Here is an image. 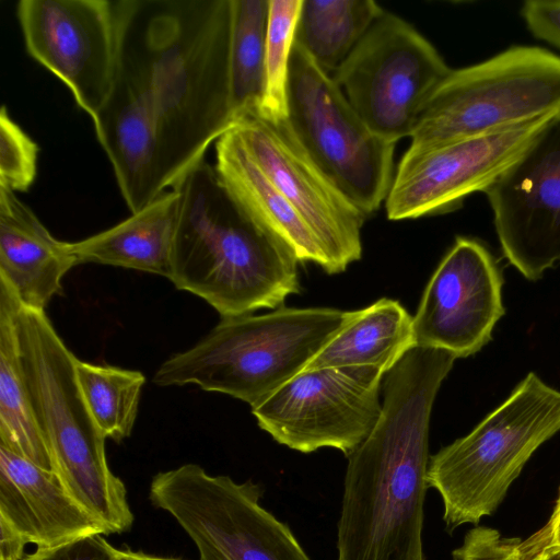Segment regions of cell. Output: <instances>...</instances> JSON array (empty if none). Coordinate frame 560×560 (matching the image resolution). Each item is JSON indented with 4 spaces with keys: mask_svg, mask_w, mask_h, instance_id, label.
Listing matches in <instances>:
<instances>
[{
    "mask_svg": "<svg viewBox=\"0 0 560 560\" xmlns=\"http://www.w3.org/2000/svg\"><path fill=\"white\" fill-rule=\"evenodd\" d=\"M231 0H127L119 65L106 102L152 131L163 191L235 126Z\"/></svg>",
    "mask_w": 560,
    "mask_h": 560,
    "instance_id": "obj_1",
    "label": "cell"
},
{
    "mask_svg": "<svg viewBox=\"0 0 560 560\" xmlns=\"http://www.w3.org/2000/svg\"><path fill=\"white\" fill-rule=\"evenodd\" d=\"M455 360L415 347L386 373L380 419L347 457L337 560H424L430 417Z\"/></svg>",
    "mask_w": 560,
    "mask_h": 560,
    "instance_id": "obj_2",
    "label": "cell"
},
{
    "mask_svg": "<svg viewBox=\"0 0 560 560\" xmlns=\"http://www.w3.org/2000/svg\"><path fill=\"white\" fill-rule=\"evenodd\" d=\"M174 188L180 194L170 280L221 316L282 307L300 292L291 249L257 225L206 160Z\"/></svg>",
    "mask_w": 560,
    "mask_h": 560,
    "instance_id": "obj_3",
    "label": "cell"
},
{
    "mask_svg": "<svg viewBox=\"0 0 560 560\" xmlns=\"http://www.w3.org/2000/svg\"><path fill=\"white\" fill-rule=\"evenodd\" d=\"M14 319L24 378L54 474L106 535L128 532L135 517L127 489L108 466L106 436L93 420L78 383V358L45 312L23 307L16 296Z\"/></svg>",
    "mask_w": 560,
    "mask_h": 560,
    "instance_id": "obj_4",
    "label": "cell"
},
{
    "mask_svg": "<svg viewBox=\"0 0 560 560\" xmlns=\"http://www.w3.org/2000/svg\"><path fill=\"white\" fill-rule=\"evenodd\" d=\"M328 307H279L224 317L200 341L164 361L158 386L196 384L257 407L304 371L351 316Z\"/></svg>",
    "mask_w": 560,
    "mask_h": 560,
    "instance_id": "obj_5",
    "label": "cell"
},
{
    "mask_svg": "<svg viewBox=\"0 0 560 560\" xmlns=\"http://www.w3.org/2000/svg\"><path fill=\"white\" fill-rule=\"evenodd\" d=\"M560 431V390L529 372L467 435L430 456L427 481L448 532L477 526L504 500L534 453Z\"/></svg>",
    "mask_w": 560,
    "mask_h": 560,
    "instance_id": "obj_6",
    "label": "cell"
},
{
    "mask_svg": "<svg viewBox=\"0 0 560 560\" xmlns=\"http://www.w3.org/2000/svg\"><path fill=\"white\" fill-rule=\"evenodd\" d=\"M560 112V56L512 46L451 69L421 109L409 149L425 150L502 132Z\"/></svg>",
    "mask_w": 560,
    "mask_h": 560,
    "instance_id": "obj_7",
    "label": "cell"
},
{
    "mask_svg": "<svg viewBox=\"0 0 560 560\" xmlns=\"http://www.w3.org/2000/svg\"><path fill=\"white\" fill-rule=\"evenodd\" d=\"M288 121L304 150L369 218L394 179L395 143L377 136L332 77L294 43L289 67Z\"/></svg>",
    "mask_w": 560,
    "mask_h": 560,
    "instance_id": "obj_8",
    "label": "cell"
},
{
    "mask_svg": "<svg viewBox=\"0 0 560 560\" xmlns=\"http://www.w3.org/2000/svg\"><path fill=\"white\" fill-rule=\"evenodd\" d=\"M264 490L247 480L184 464L158 472L149 499L195 544L199 560H312L288 524L260 504Z\"/></svg>",
    "mask_w": 560,
    "mask_h": 560,
    "instance_id": "obj_9",
    "label": "cell"
},
{
    "mask_svg": "<svg viewBox=\"0 0 560 560\" xmlns=\"http://www.w3.org/2000/svg\"><path fill=\"white\" fill-rule=\"evenodd\" d=\"M450 71L422 34L384 10L331 77L366 125L396 144L410 137L428 98Z\"/></svg>",
    "mask_w": 560,
    "mask_h": 560,
    "instance_id": "obj_10",
    "label": "cell"
},
{
    "mask_svg": "<svg viewBox=\"0 0 560 560\" xmlns=\"http://www.w3.org/2000/svg\"><path fill=\"white\" fill-rule=\"evenodd\" d=\"M127 0H21L28 55L62 81L92 122L115 85Z\"/></svg>",
    "mask_w": 560,
    "mask_h": 560,
    "instance_id": "obj_11",
    "label": "cell"
},
{
    "mask_svg": "<svg viewBox=\"0 0 560 560\" xmlns=\"http://www.w3.org/2000/svg\"><path fill=\"white\" fill-rule=\"evenodd\" d=\"M384 375L368 365L302 371L252 412L279 444L305 454L331 447L348 457L380 419Z\"/></svg>",
    "mask_w": 560,
    "mask_h": 560,
    "instance_id": "obj_12",
    "label": "cell"
},
{
    "mask_svg": "<svg viewBox=\"0 0 560 560\" xmlns=\"http://www.w3.org/2000/svg\"><path fill=\"white\" fill-rule=\"evenodd\" d=\"M252 158L289 200L318 241L335 275L362 256L363 212L312 160L288 118L253 112L235 126Z\"/></svg>",
    "mask_w": 560,
    "mask_h": 560,
    "instance_id": "obj_13",
    "label": "cell"
},
{
    "mask_svg": "<svg viewBox=\"0 0 560 560\" xmlns=\"http://www.w3.org/2000/svg\"><path fill=\"white\" fill-rule=\"evenodd\" d=\"M504 257L536 281L560 261V112L485 190Z\"/></svg>",
    "mask_w": 560,
    "mask_h": 560,
    "instance_id": "obj_14",
    "label": "cell"
},
{
    "mask_svg": "<svg viewBox=\"0 0 560 560\" xmlns=\"http://www.w3.org/2000/svg\"><path fill=\"white\" fill-rule=\"evenodd\" d=\"M553 115L487 137L408 149L385 200L387 218L417 219L460 208L467 196L485 192Z\"/></svg>",
    "mask_w": 560,
    "mask_h": 560,
    "instance_id": "obj_15",
    "label": "cell"
},
{
    "mask_svg": "<svg viewBox=\"0 0 560 560\" xmlns=\"http://www.w3.org/2000/svg\"><path fill=\"white\" fill-rule=\"evenodd\" d=\"M502 275L478 240L459 236L429 280L413 317L416 347L456 359L481 350L505 310Z\"/></svg>",
    "mask_w": 560,
    "mask_h": 560,
    "instance_id": "obj_16",
    "label": "cell"
},
{
    "mask_svg": "<svg viewBox=\"0 0 560 560\" xmlns=\"http://www.w3.org/2000/svg\"><path fill=\"white\" fill-rule=\"evenodd\" d=\"M0 521L37 548L105 535L103 526L68 493L52 471L3 446H0Z\"/></svg>",
    "mask_w": 560,
    "mask_h": 560,
    "instance_id": "obj_17",
    "label": "cell"
},
{
    "mask_svg": "<svg viewBox=\"0 0 560 560\" xmlns=\"http://www.w3.org/2000/svg\"><path fill=\"white\" fill-rule=\"evenodd\" d=\"M75 265L68 242L55 238L14 191L0 186V279L21 305L45 312Z\"/></svg>",
    "mask_w": 560,
    "mask_h": 560,
    "instance_id": "obj_18",
    "label": "cell"
},
{
    "mask_svg": "<svg viewBox=\"0 0 560 560\" xmlns=\"http://www.w3.org/2000/svg\"><path fill=\"white\" fill-rule=\"evenodd\" d=\"M214 145V170L243 211L287 245L299 262L311 261L325 271L326 257L315 235L252 158L236 129L228 130Z\"/></svg>",
    "mask_w": 560,
    "mask_h": 560,
    "instance_id": "obj_19",
    "label": "cell"
},
{
    "mask_svg": "<svg viewBox=\"0 0 560 560\" xmlns=\"http://www.w3.org/2000/svg\"><path fill=\"white\" fill-rule=\"evenodd\" d=\"M180 194L164 191L120 223L84 240L69 243L78 265L96 262L136 269L170 279Z\"/></svg>",
    "mask_w": 560,
    "mask_h": 560,
    "instance_id": "obj_20",
    "label": "cell"
},
{
    "mask_svg": "<svg viewBox=\"0 0 560 560\" xmlns=\"http://www.w3.org/2000/svg\"><path fill=\"white\" fill-rule=\"evenodd\" d=\"M415 347L413 317L398 301L384 298L352 311L304 371L368 365L386 374Z\"/></svg>",
    "mask_w": 560,
    "mask_h": 560,
    "instance_id": "obj_21",
    "label": "cell"
},
{
    "mask_svg": "<svg viewBox=\"0 0 560 560\" xmlns=\"http://www.w3.org/2000/svg\"><path fill=\"white\" fill-rule=\"evenodd\" d=\"M14 305L13 291L0 279V446L52 471L50 454L24 378Z\"/></svg>",
    "mask_w": 560,
    "mask_h": 560,
    "instance_id": "obj_22",
    "label": "cell"
},
{
    "mask_svg": "<svg viewBox=\"0 0 560 560\" xmlns=\"http://www.w3.org/2000/svg\"><path fill=\"white\" fill-rule=\"evenodd\" d=\"M383 11L374 0H302L295 42L331 75Z\"/></svg>",
    "mask_w": 560,
    "mask_h": 560,
    "instance_id": "obj_23",
    "label": "cell"
},
{
    "mask_svg": "<svg viewBox=\"0 0 560 560\" xmlns=\"http://www.w3.org/2000/svg\"><path fill=\"white\" fill-rule=\"evenodd\" d=\"M269 0H231L230 96L235 125L258 112L265 91Z\"/></svg>",
    "mask_w": 560,
    "mask_h": 560,
    "instance_id": "obj_24",
    "label": "cell"
},
{
    "mask_svg": "<svg viewBox=\"0 0 560 560\" xmlns=\"http://www.w3.org/2000/svg\"><path fill=\"white\" fill-rule=\"evenodd\" d=\"M75 373L84 401L106 439L119 443L130 436L145 382L143 374L79 359Z\"/></svg>",
    "mask_w": 560,
    "mask_h": 560,
    "instance_id": "obj_25",
    "label": "cell"
},
{
    "mask_svg": "<svg viewBox=\"0 0 560 560\" xmlns=\"http://www.w3.org/2000/svg\"><path fill=\"white\" fill-rule=\"evenodd\" d=\"M302 0H269L265 40V91L259 115L288 118V83Z\"/></svg>",
    "mask_w": 560,
    "mask_h": 560,
    "instance_id": "obj_26",
    "label": "cell"
},
{
    "mask_svg": "<svg viewBox=\"0 0 560 560\" xmlns=\"http://www.w3.org/2000/svg\"><path fill=\"white\" fill-rule=\"evenodd\" d=\"M39 148L11 118L5 105L0 110V186L26 191L37 174Z\"/></svg>",
    "mask_w": 560,
    "mask_h": 560,
    "instance_id": "obj_27",
    "label": "cell"
},
{
    "mask_svg": "<svg viewBox=\"0 0 560 560\" xmlns=\"http://www.w3.org/2000/svg\"><path fill=\"white\" fill-rule=\"evenodd\" d=\"M453 560H529L522 550V539L504 537L490 527L469 529L463 544L452 551Z\"/></svg>",
    "mask_w": 560,
    "mask_h": 560,
    "instance_id": "obj_28",
    "label": "cell"
},
{
    "mask_svg": "<svg viewBox=\"0 0 560 560\" xmlns=\"http://www.w3.org/2000/svg\"><path fill=\"white\" fill-rule=\"evenodd\" d=\"M115 547L102 534L51 548H37L23 560H115Z\"/></svg>",
    "mask_w": 560,
    "mask_h": 560,
    "instance_id": "obj_29",
    "label": "cell"
},
{
    "mask_svg": "<svg viewBox=\"0 0 560 560\" xmlns=\"http://www.w3.org/2000/svg\"><path fill=\"white\" fill-rule=\"evenodd\" d=\"M521 15L536 38L560 48V0H527Z\"/></svg>",
    "mask_w": 560,
    "mask_h": 560,
    "instance_id": "obj_30",
    "label": "cell"
},
{
    "mask_svg": "<svg viewBox=\"0 0 560 560\" xmlns=\"http://www.w3.org/2000/svg\"><path fill=\"white\" fill-rule=\"evenodd\" d=\"M549 547L560 548V488L547 523L527 539L522 540V550L527 559Z\"/></svg>",
    "mask_w": 560,
    "mask_h": 560,
    "instance_id": "obj_31",
    "label": "cell"
},
{
    "mask_svg": "<svg viewBox=\"0 0 560 560\" xmlns=\"http://www.w3.org/2000/svg\"><path fill=\"white\" fill-rule=\"evenodd\" d=\"M0 560H23L27 542L3 521H0Z\"/></svg>",
    "mask_w": 560,
    "mask_h": 560,
    "instance_id": "obj_32",
    "label": "cell"
},
{
    "mask_svg": "<svg viewBox=\"0 0 560 560\" xmlns=\"http://www.w3.org/2000/svg\"><path fill=\"white\" fill-rule=\"evenodd\" d=\"M114 556L115 560H183L179 558L154 556L143 551L117 548L114 550Z\"/></svg>",
    "mask_w": 560,
    "mask_h": 560,
    "instance_id": "obj_33",
    "label": "cell"
},
{
    "mask_svg": "<svg viewBox=\"0 0 560 560\" xmlns=\"http://www.w3.org/2000/svg\"><path fill=\"white\" fill-rule=\"evenodd\" d=\"M529 560H560V548H544Z\"/></svg>",
    "mask_w": 560,
    "mask_h": 560,
    "instance_id": "obj_34",
    "label": "cell"
}]
</instances>
